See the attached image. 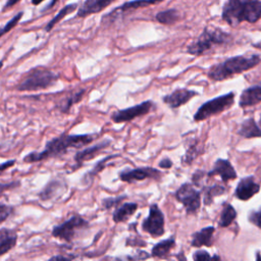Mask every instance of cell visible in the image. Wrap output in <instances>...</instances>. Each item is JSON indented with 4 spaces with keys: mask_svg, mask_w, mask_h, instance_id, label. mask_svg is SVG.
<instances>
[{
    "mask_svg": "<svg viewBox=\"0 0 261 261\" xmlns=\"http://www.w3.org/2000/svg\"><path fill=\"white\" fill-rule=\"evenodd\" d=\"M56 1H57V0H52V1H51V2H50V4H49V6H48V7H47V8H50V7H52V6H53V5H54V4H55V3H56Z\"/></svg>",
    "mask_w": 261,
    "mask_h": 261,
    "instance_id": "obj_43",
    "label": "cell"
},
{
    "mask_svg": "<svg viewBox=\"0 0 261 261\" xmlns=\"http://www.w3.org/2000/svg\"><path fill=\"white\" fill-rule=\"evenodd\" d=\"M17 242V234L14 230L10 228L0 229V256L5 255L10 250H12Z\"/></svg>",
    "mask_w": 261,
    "mask_h": 261,
    "instance_id": "obj_18",
    "label": "cell"
},
{
    "mask_svg": "<svg viewBox=\"0 0 261 261\" xmlns=\"http://www.w3.org/2000/svg\"><path fill=\"white\" fill-rule=\"evenodd\" d=\"M260 61L261 58L257 54L232 56L211 67L208 71V76L212 81L221 82L255 67Z\"/></svg>",
    "mask_w": 261,
    "mask_h": 261,
    "instance_id": "obj_3",
    "label": "cell"
},
{
    "mask_svg": "<svg viewBox=\"0 0 261 261\" xmlns=\"http://www.w3.org/2000/svg\"><path fill=\"white\" fill-rule=\"evenodd\" d=\"M259 191H260V185L255 181L253 176H247V177H243L239 181L237 189L234 191V196L239 200L247 201L252 197H254V195L259 193Z\"/></svg>",
    "mask_w": 261,
    "mask_h": 261,
    "instance_id": "obj_13",
    "label": "cell"
},
{
    "mask_svg": "<svg viewBox=\"0 0 261 261\" xmlns=\"http://www.w3.org/2000/svg\"><path fill=\"white\" fill-rule=\"evenodd\" d=\"M214 175H219L223 181L237 178V172L234 171V168L232 167L230 162L228 160L220 158L214 162L213 168L207 173V176L209 177Z\"/></svg>",
    "mask_w": 261,
    "mask_h": 261,
    "instance_id": "obj_15",
    "label": "cell"
},
{
    "mask_svg": "<svg viewBox=\"0 0 261 261\" xmlns=\"http://www.w3.org/2000/svg\"><path fill=\"white\" fill-rule=\"evenodd\" d=\"M76 7H77V4H76V3H71V4L65 5V6H64L62 9H60L59 12L48 22V24H47L46 28H45L46 32H50V31L54 28V25H55L56 23H58V22H59L62 18H64L67 14L71 13L72 11H74V10L76 9Z\"/></svg>",
    "mask_w": 261,
    "mask_h": 261,
    "instance_id": "obj_27",
    "label": "cell"
},
{
    "mask_svg": "<svg viewBox=\"0 0 261 261\" xmlns=\"http://www.w3.org/2000/svg\"><path fill=\"white\" fill-rule=\"evenodd\" d=\"M59 80V74L46 68H35L28 72L24 79L17 85V91H38L54 86Z\"/></svg>",
    "mask_w": 261,
    "mask_h": 261,
    "instance_id": "obj_5",
    "label": "cell"
},
{
    "mask_svg": "<svg viewBox=\"0 0 261 261\" xmlns=\"http://www.w3.org/2000/svg\"><path fill=\"white\" fill-rule=\"evenodd\" d=\"M12 212V207L8 206L6 204H2L0 202V224L4 222L11 214Z\"/></svg>",
    "mask_w": 261,
    "mask_h": 261,
    "instance_id": "obj_35",
    "label": "cell"
},
{
    "mask_svg": "<svg viewBox=\"0 0 261 261\" xmlns=\"http://www.w3.org/2000/svg\"><path fill=\"white\" fill-rule=\"evenodd\" d=\"M259 126L261 127V115H260V120H259Z\"/></svg>",
    "mask_w": 261,
    "mask_h": 261,
    "instance_id": "obj_46",
    "label": "cell"
},
{
    "mask_svg": "<svg viewBox=\"0 0 261 261\" xmlns=\"http://www.w3.org/2000/svg\"><path fill=\"white\" fill-rule=\"evenodd\" d=\"M238 134L246 139L261 137V127L253 117L244 120L238 129Z\"/></svg>",
    "mask_w": 261,
    "mask_h": 261,
    "instance_id": "obj_21",
    "label": "cell"
},
{
    "mask_svg": "<svg viewBox=\"0 0 261 261\" xmlns=\"http://www.w3.org/2000/svg\"><path fill=\"white\" fill-rule=\"evenodd\" d=\"M234 102V94L232 92L217 96L214 99H211L205 103H203L198 110L194 114V120L195 121H201L203 119H206L212 115L218 114L229 107Z\"/></svg>",
    "mask_w": 261,
    "mask_h": 261,
    "instance_id": "obj_6",
    "label": "cell"
},
{
    "mask_svg": "<svg viewBox=\"0 0 261 261\" xmlns=\"http://www.w3.org/2000/svg\"><path fill=\"white\" fill-rule=\"evenodd\" d=\"M15 163V159H12V160H8L6 162H3L0 164V174H2L6 169H8L9 167L13 166Z\"/></svg>",
    "mask_w": 261,
    "mask_h": 261,
    "instance_id": "obj_38",
    "label": "cell"
},
{
    "mask_svg": "<svg viewBox=\"0 0 261 261\" xmlns=\"http://www.w3.org/2000/svg\"><path fill=\"white\" fill-rule=\"evenodd\" d=\"M221 17L231 27L243 21L257 22L261 18V0H226Z\"/></svg>",
    "mask_w": 261,
    "mask_h": 261,
    "instance_id": "obj_2",
    "label": "cell"
},
{
    "mask_svg": "<svg viewBox=\"0 0 261 261\" xmlns=\"http://www.w3.org/2000/svg\"><path fill=\"white\" fill-rule=\"evenodd\" d=\"M73 256H69V257H65V256H61V255H57V256H53L50 258V260H70L73 259Z\"/></svg>",
    "mask_w": 261,
    "mask_h": 261,
    "instance_id": "obj_40",
    "label": "cell"
},
{
    "mask_svg": "<svg viewBox=\"0 0 261 261\" xmlns=\"http://www.w3.org/2000/svg\"><path fill=\"white\" fill-rule=\"evenodd\" d=\"M117 156H119V155H118V154H114V155H110V156L104 157L103 159H101L100 161H98V162L96 163L95 167H94L93 169H91V170L89 171V173H88L85 177L88 178L89 180H92L94 176H96L100 171H102V170L106 167L107 162H108L109 160H111V159H113V158H115V157H117Z\"/></svg>",
    "mask_w": 261,
    "mask_h": 261,
    "instance_id": "obj_30",
    "label": "cell"
},
{
    "mask_svg": "<svg viewBox=\"0 0 261 261\" xmlns=\"http://www.w3.org/2000/svg\"><path fill=\"white\" fill-rule=\"evenodd\" d=\"M230 39V35L226 32L218 28L207 27L203 30L200 36L188 46L187 52L191 55L200 56L215 46L228 43Z\"/></svg>",
    "mask_w": 261,
    "mask_h": 261,
    "instance_id": "obj_4",
    "label": "cell"
},
{
    "mask_svg": "<svg viewBox=\"0 0 261 261\" xmlns=\"http://www.w3.org/2000/svg\"><path fill=\"white\" fill-rule=\"evenodd\" d=\"M193 259L200 261V260H206V259H212V257L208 254V252L203 251V250H199L197 252L194 253L193 255Z\"/></svg>",
    "mask_w": 261,
    "mask_h": 261,
    "instance_id": "obj_37",
    "label": "cell"
},
{
    "mask_svg": "<svg viewBox=\"0 0 261 261\" xmlns=\"http://www.w3.org/2000/svg\"><path fill=\"white\" fill-rule=\"evenodd\" d=\"M161 1H163V0H132V1L123 3L116 10L126 11V10H130V9H137V8H141V7H146V6H149V5L157 4V3L161 2Z\"/></svg>",
    "mask_w": 261,
    "mask_h": 261,
    "instance_id": "obj_29",
    "label": "cell"
},
{
    "mask_svg": "<svg viewBox=\"0 0 261 261\" xmlns=\"http://www.w3.org/2000/svg\"><path fill=\"white\" fill-rule=\"evenodd\" d=\"M2 66H3V60H0V70H1Z\"/></svg>",
    "mask_w": 261,
    "mask_h": 261,
    "instance_id": "obj_44",
    "label": "cell"
},
{
    "mask_svg": "<svg viewBox=\"0 0 261 261\" xmlns=\"http://www.w3.org/2000/svg\"><path fill=\"white\" fill-rule=\"evenodd\" d=\"M114 1L115 0H85L77 10V16L85 17L93 13H98Z\"/></svg>",
    "mask_w": 261,
    "mask_h": 261,
    "instance_id": "obj_17",
    "label": "cell"
},
{
    "mask_svg": "<svg viewBox=\"0 0 261 261\" xmlns=\"http://www.w3.org/2000/svg\"><path fill=\"white\" fill-rule=\"evenodd\" d=\"M66 186L61 179H52L50 180L46 187L40 192L39 197L43 201H48L62 193V189H65Z\"/></svg>",
    "mask_w": 261,
    "mask_h": 261,
    "instance_id": "obj_20",
    "label": "cell"
},
{
    "mask_svg": "<svg viewBox=\"0 0 261 261\" xmlns=\"http://www.w3.org/2000/svg\"><path fill=\"white\" fill-rule=\"evenodd\" d=\"M175 246L174 238H169L157 243L151 251V256L155 258H165Z\"/></svg>",
    "mask_w": 261,
    "mask_h": 261,
    "instance_id": "obj_23",
    "label": "cell"
},
{
    "mask_svg": "<svg viewBox=\"0 0 261 261\" xmlns=\"http://www.w3.org/2000/svg\"><path fill=\"white\" fill-rule=\"evenodd\" d=\"M225 188L220 185H214L210 187H203L202 192L204 193V203L206 205H210V203L213 201L214 197L220 196L225 193Z\"/></svg>",
    "mask_w": 261,
    "mask_h": 261,
    "instance_id": "obj_28",
    "label": "cell"
},
{
    "mask_svg": "<svg viewBox=\"0 0 261 261\" xmlns=\"http://www.w3.org/2000/svg\"><path fill=\"white\" fill-rule=\"evenodd\" d=\"M138 209V204L134 202H125L122 203L121 205H118L113 214H112V219L115 223H120L126 221L132 215L135 214V212Z\"/></svg>",
    "mask_w": 261,
    "mask_h": 261,
    "instance_id": "obj_19",
    "label": "cell"
},
{
    "mask_svg": "<svg viewBox=\"0 0 261 261\" xmlns=\"http://www.w3.org/2000/svg\"><path fill=\"white\" fill-rule=\"evenodd\" d=\"M94 140V136L84 135H69L62 134L59 137L53 138L45 145V149L41 152H32L24 156L25 163H34L46 160L48 158L64 155L69 149H81Z\"/></svg>",
    "mask_w": 261,
    "mask_h": 261,
    "instance_id": "obj_1",
    "label": "cell"
},
{
    "mask_svg": "<svg viewBox=\"0 0 261 261\" xmlns=\"http://www.w3.org/2000/svg\"><path fill=\"white\" fill-rule=\"evenodd\" d=\"M22 15H23V12H22V11L18 12V13H17L16 15H14L10 20H8L7 23H6L4 27L0 28V38H1L4 34H6V33H8L9 31H11V30L17 24V22L20 20V18L22 17Z\"/></svg>",
    "mask_w": 261,
    "mask_h": 261,
    "instance_id": "obj_33",
    "label": "cell"
},
{
    "mask_svg": "<svg viewBox=\"0 0 261 261\" xmlns=\"http://www.w3.org/2000/svg\"><path fill=\"white\" fill-rule=\"evenodd\" d=\"M255 46H256V47H261V42H260V43H258V44H256Z\"/></svg>",
    "mask_w": 261,
    "mask_h": 261,
    "instance_id": "obj_45",
    "label": "cell"
},
{
    "mask_svg": "<svg viewBox=\"0 0 261 261\" xmlns=\"http://www.w3.org/2000/svg\"><path fill=\"white\" fill-rule=\"evenodd\" d=\"M215 228L213 226H207L202 228L200 231H197L193 234L192 239V246L193 247H202V246H207L211 247L212 246V237L214 233Z\"/></svg>",
    "mask_w": 261,
    "mask_h": 261,
    "instance_id": "obj_22",
    "label": "cell"
},
{
    "mask_svg": "<svg viewBox=\"0 0 261 261\" xmlns=\"http://www.w3.org/2000/svg\"><path fill=\"white\" fill-rule=\"evenodd\" d=\"M156 20L162 24H173L179 18V13L176 9H166L160 11L155 16Z\"/></svg>",
    "mask_w": 261,
    "mask_h": 261,
    "instance_id": "obj_26",
    "label": "cell"
},
{
    "mask_svg": "<svg viewBox=\"0 0 261 261\" xmlns=\"http://www.w3.org/2000/svg\"><path fill=\"white\" fill-rule=\"evenodd\" d=\"M42 1H44V0H32V3H33L34 5H38V4H40Z\"/></svg>",
    "mask_w": 261,
    "mask_h": 261,
    "instance_id": "obj_42",
    "label": "cell"
},
{
    "mask_svg": "<svg viewBox=\"0 0 261 261\" xmlns=\"http://www.w3.org/2000/svg\"><path fill=\"white\" fill-rule=\"evenodd\" d=\"M154 107V103L151 100L144 101L140 104L134 105L132 107L118 110L114 112L111 115V119L115 123H122V122H128L139 116L148 114L151 109Z\"/></svg>",
    "mask_w": 261,
    "mask_h": 261,
    "instance_id": "obj_10",
    "label": "cell"
},
{
    "mask_svg": "<svg viewBox=\"0 0 261 261\" xmlns=\"http://www.w3.org/2000/svg\"><path fill=\"white\" fill-rule=\"evenodd\" d=\"M142 229L153 238L161 237L164 233V215L157 204L150 206L149 214L142 222Z\"/></svg>",
    "mask_w": 261,
    "mask_h": 261,
    "instance_id": "obj_9",
    "label": "cell"
},
{
    "mask_svg": "<svg viewBox=\"0 0 261 261\" xmlns=\"http://www.w3.org/2000/svg\"><path fill=\"white\" fill-rule=\"evenodd\" d=\"M20 186V181L19 180H14V181H9V182H5V184H0V196L2 194H4V192L14 189V188H18Z\"/></svg>",
    "mask_w": 261,
    "mask_h": 261,
    "instance_id": "obj_36",
    "label": "cell"
},
{
    "mask_svg": "<svg viewBox=\"0 0 261 261\" xmlns=\"http://www.w3.org/2000/svg\"><path fill=\"white\" fill-rule=\"evenodd\" d=\"M18 1H20V0H7L6 5H5V7H4V8H9V7H11V6L15 5Z\"/></svg>",
    "mask_w": 261,
    "mask_h": 261,
    "instance_id": "obj_41",
    "label": "cell"
},
{
    "mask_svg": "<svg viewBox=\"0 0 261 261\" xmlns=\"http://www.w3.org/2000/svg\"><path fill=\"white\" fill-rule=\"evenodd\" d=\"M126 198L125 195L122 196H117V197H108V198H104L102 200V207L105 210H108L114 206H118L124 199Z\"/></svg>",
    "mask_w": 261,
    "mask_h": 261,
    "instance_id": "obj_31",
    "label": "cell"
},
{
    "mask_svg": "<svg viewBox=\"0 0 261 261\" xmlns=\"http://www.w3.org/2000/svg\"><path fill=\"white\" fill-rule=\"evenodd\" d=\"M110 144H111V141L106 139V140H103L100 143L95 144L94 146H91V147H88V148H85V149L79 151L74 155L75 167H80V166L83 165V163L85 161L93 159L95 156H97L103 149L108 147Z\"/></svg>",
    "mask_w": 261,
    "mask_h": 261,
    "instance_id": "obj_14",
    "label": "cell"
},
{
    "mask_svg": "<svg viewBox=\"0 0 261 261\" xmlns=\"http://www.w3.org/2000/svg\"><path fill=\"white\" fill-rule=\"evenodd\" d=\"M159 166L161 168H164V169H168L172 166V161L169 159V158H163L162 160L159 161Z\"/></svg>",
    "mask_w": 261,
    "mask_h": 261,
    "instance_id": "obj_39",
    "label": "cell"
},
{
    "mask_svg": "<svg viewBox=\"0 0 261 261\" xmlns=\"http://www.w3.org/2000/svg\"><path fill=\"white\" fill-rule=\"evenodd\" d=\"M161 176V172L153 167H138L126 168L119 173V178L125 182H134L144 180L146 178L158 179Z\"/></svg>",
    "mask_w": 261,
    "mask_h": 261,
    "instance_id": "obj_11",
    "label": "cell"
},
{
    "mask_svg": "<svg viewBox=\"0 0 261 261\" xmlns=\"http://www.w3.org/2000/svg\"><path fill=\"white\" fill-rule=\"evenodd\" d=\"M89 227V222L81 215H72L66 221L56 225L52 229V236L56 239L71 242L82 230Z\"/></svg>",
    "mask_w": 261,
    "mask_h": 261,
    "instance_id": "obj_7",
    "label": "cell"
},
{
    "mask_svg": "<svg viewBox=\"0 0 261 261\" xmlns=\"http://www.w3.org/2000/svg\"><path fill=\"white\" fill-rule=\"evenodd\" d=\"M248 219L251 223L261 229V208L257 211H251L248 215Z\"/></svg>",
    "mask_w": 261,
    "mask_h": 261,
    "instance_id": "obj_34",
    "label": "cell"
},
{
    "mask_svg": "<svg viewBox=\"0 0 261 261\" xmlns=\"http://www.w3.org/2000/svg\"><path fill=\"white\" fill-rule=\"evenodd\" d=\"M175 198L182 204L188 214H196L201 206V192L192 184H182L175 192Z\"/></svg>",
    "mask_w": 261,
    "mask_h": 261,
    "instance_id": "obj_8",
    "label": "cell"
},
{
    "mask_svg": "<svg viewBox=\"0 0 261 261\" xmlns=\"http://www.w3.org/2000/svg\"><path fill=\"white\" fill-rule=\"evenodd\" d=\"M261 102V84L251 86L245 89L239 100V105L241 107L255 106Z\"/></svg>",
    "mask_w": 261,
    "mask_h": 261,
    "instance_id": "obj_16",
    "label": "cell"
},
{
    "mask_svg": "<svg viewBox=\"0 0 261 261\" xmlns=\"http://www.w3.org/2000/svg\"><path fill=\"white\" fill-rule=\"evenodd\" d=\"M237 217V211L234 208L229 204V203H223L221 213H220V218H219V226L220 227H226L231 222L234 220Z\"/></svg>",
    "mask_w": 261,
    "mask_h": 261,
    "instance_id": "obj_24",
    "label": "cell"
},
{
    "mask_svg": "<svg viewBox=\"0 0 261 261\" xmlns=\"http://www.w3.org/2000/svg\"><path fill=\"white\" fill-rule=\"evenodd\" d=\"M198 146H197V143H194V144H191L189 146V148L187 149V152L182 158V162L184 164H191L193 162V160L198 156Z\"/></svg>",
    "mask_w": 261,
    "mask_h": 261,
    "instance_id": "obj_32",
    "label": "cell"
},
{
    "mask_svg": "<svg viewBox=\"0 0 261 261\" xmlns=\"http://www.w3.org/2000/svg\"><path fill=\"white\" fill-rule=\"evenodd\" d=\"M85 92H86V91H85L84 89H81L80 91L72 93L69 97H67L66 99H64V100H63L60 104H58L56 107H57L62 113H67V112L70 110V108H71V106H72L73 104L79 103V102L83 99V96H84Z\"/></svg>",
    "mask_w": 261,
    "mask_h": 261,
    "instance_id": "obj_25",
    "label": "cell"
},
{
    "mask_svg": "<svg viewBox=\"0 0 261 261\" xmlns=\"http://www.w3.org/2000/svg\"><path fill=\"white\" fill-rule=\"evenodd\" d=\"M196 95H197V92L193 90L179 88V89H175L172 93L165 95L162 98V101L170 108H178L181 105L188 103Z\"/></svg>",
    "mask_w": 261,
    "mask_h": 261,
    "instance_id": "obj_12",
    "label": "cell"
}]
</instances>
